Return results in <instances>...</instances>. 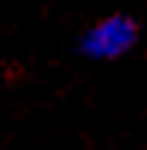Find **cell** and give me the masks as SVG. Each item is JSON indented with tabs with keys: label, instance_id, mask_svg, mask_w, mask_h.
Listing matches in <instances>:
<instances>
[{
	"label": "cell",
	"instance_id": "6da1fadb",
	"mask_svg": "<svg viewBox=\"0 0 147 150\" xmlns=\"http://www.w3.org/2000/svg\"><path fill=\"white\" fill-rule=\"evenodd\" d=\"M138 42V24L129 15H108L96 21L93 27L84 33L81 51L90 60H117L129 54Z\"/></svg>",
	"mask_w": 147,
	"mask_h": 150
}]
</instances>
